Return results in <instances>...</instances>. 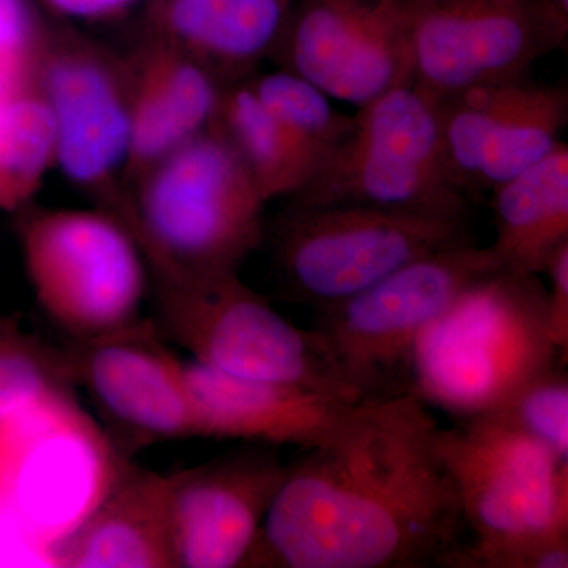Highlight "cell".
<instances>
[{
    "label": "cell",
    "mask_w": 568,
    "mask_h": 568,
    "mask_svg": "<svg viewBox=\"0 0 568 568\" xmlns=\"http://www.w3.org/2000/svg\"><path fill=\"white\" fill-rule=\"evenodd\" d=\"M473 242L466 220L358 204L293 203L276 227L280 274L298 301L339 304L417 257Z\"/></svg>",
    "instance_id": "obj_10"
},
{
    "label": "cell",
    "mask_w": 568,
    "mask_h": 568,
    "mask_svg": "<svg viewBox=\"0 0 568 568\" xmlns=\"http://www.w3.org/2000/svg\"><path fill=\"white\" fill-rule=\"evenodd\" d=\"M448 173L463 193L489 190L562 142L568 93L528 80L478 85L436 102Z\"/></svg>",
    "instance_id": "obj_15"
},
{
    "label": "cell",
    "mask_w": 568,
    "mask_h": 568,
    "mask_svg": "<svg viewBox=\"0 0 568 568\" xmlns=\"http://www.w3.org/2000/svg\"><path fill=\"white\" fill-rule=\"evenodd\" d=\"M41 43L29 3L26 0H0V61L33 65Z\"/></svg>",
    "instance_id": "obj_27"
},
{
    "label": "cell",
    "mask_w": 568,
    "mask_h": 568,
    "mask_svg": "<svg viewBox=\"0 0 568 568\" xmlns=\"http://www.w3.org/2000/svg\"><path fill=\"white\" fill-rule=\"evenodd\" d=\"M156 284L168 332L197 364L223 375L366 402L343 375L321 332L284 320L239 274Z\"/></svg>",
    "instance_id": "obj_7"
},
{
    "label": "cell",
    "mask_w": 568,
    "mask_h": 568,
    "mask_svg": "<svg viewBox=\"0 0 568 568\" xmlns=\"http://www.w3.org/2000/svg\"><path fill=\"white\" fill-rule=\"evenodd\" d=\"M67 357L74 384L88 392L123 458L153 444L197 437L186 362L148 321L74 342Z\"/></svg>",
    "instance_id": "obj_13"
},
{
    "label": "cell",
    "mask_w": 568,
    "mask_h": 568,
    "mask_svg": "<svg viewBox=\"0 0 568 568\" xmlns=\"http://www.w3.org/2000/svg\"><path fill=\"white\" fill-rule=\"evenodd\" d=\"M73 384L67 353L0 325V426Z\"/></svg>",
    "instance_id": "obj_25"
},
{
    "label": "cell",
    "mask_w": 568,
    "mask_h": 568,
    "mask_svg": "<svg viewBox=\"0 0 568 568\" xmlns=\"http://www.w3.org/2000/svg\"><path fill=\"white\" fill-rule=\"evenodd\" d=\"M55 567H175L170 477L126 459L100 503L59 548Z\"/></svg>",
    "instance_id": "obj_19"
},
{
    "label": "cell",
    "mask_w": 568,
    "mask_h": 568,
    "mask_svg": "<svg viewBox=\"0 0 568 568\" xmlns=\"http://www.w3.org/2000/svg\"><path fill=\"white\" fill-rule=\"evenodd\" d=\"M197 437L312 450L334 440L365 402L267 381L223 375L186 362ZM368 402V399H366Z\"/></svg>",
    "instance_id": "obj_17"
},
{
    "label": "cell",
    "mask_w": 568,
    "mask_h": 568,
    "mask_svg": "<svg viewBox=\"0 0 568 568\" xmlns=\"http://www.w3.org/2000/svg\"><path fill=\"white\" fill-rule=\"evenodd\" d=\"M405 22L413 85L440 102L478 85L528 80L567 40L552 0H396Z\"/></svg>",
    "instance_id": "obj_11"
},
{
    "label": "cell",
    "mask_w": 568,
    "mask_h": 568,
    "mask_svg": "<svg viewBox=\"0 0 568 568\" xmlns=\"http://www.w3.org/2000/svg\"><path fill=\"white\" fill-rule=\"evenodd\" d=\"M274 54L282 70L355 108L413 84L396 0H295Z\"/></svg>",
    "instance_id": "obj_14"
},
{
    "label": "cell",
    "mask_w": 568,
    "mask_h": 568,
    "mask_svg": "<svg viewBox=\"0 0 568 568\" xmlns=\"http://www.w3.org/2000/svg\"><path fill=\"white\" fill-rule=\"evenodd\" d=\"M133 186L132 231L156 282L237 274L263 239L267 201L213 126Z\"/></svg>",
    "instance_id": "obj_3"
},
{
    "label": "cell",
    "mask_w": 568,
    "mask_h": 568,
    "mask_svg": "<svg viewBox=\"0 0 568 568\" xmlns=\"http://www.w3.org/2000/svg\"><path fill=\"white\" fill-rule=\"evenodd\" d=\"M504 272L491 246H447L396 268L362 293L321 310L317 331L364 399L403 394L422 331L459 294ZM507 274V272H506Z\"/></svg>",
    "instance_id": "obj_8"
},
{
    "label": "cell",
    "mask_w": 568,
    "mask_h": 568,
    "mask_svg": "<svg viewBox=\"0 0 568 568\" xmlns=\"http://www.w3.org/2000/svg\"><path fill=\"white\" fill-rule=\"evenodd\" d=\"M52 166L54 121L33 78L0 97V207L28 203Z\"/></svg>",
    "instance_id": "obj_23"
},
{
    "label": "cell",
    "mask_w": 568,
    "mask_h": 568,
    "mask_svg": "<svg viewBox=\"0 0 568 568\" xmlns=\"http://www.w3.org/2000/svg\"><path fill=\"white\" fill-rule=\"evenodd\" d=\"M496 239L491 248L504 272L541 275L568 242V145L491 190Z\"/></svg>",
    "instance_id": "obj_21"
},
{
    "label": "cell",
    "mask_w": 568,
    "mask_h": 568,
    "mask_svg": "<svg viewBox=\"0 0 568 568\" xmlns=\"http://www.w3.org/2000/svg\"><path fill=\"white\" fill-rule=\"evenodd\" d=\"M293 200L444 220H466L467 212L448 173L436 102L413 84L357 108L345 141Z\"/></svg>",
    "instance_id": "obj_6"
},
{
    "label": "cell",
    "mask_w": 568,
    "mask_h": 568,
    "mask_svg": "<svg viewBox=\"0 0 568 568\" xmlns=\"http://www.w3.org/2000/svg\"><path fill=\"white\" fill-rule=\"evenodd\" d=\"M552 2H555L556 7H558V9L568 17V0H552Z\"/></svg>",
    "instance_id": "obj_30"
},
{
    "label": "cell",
    "mask_w": 568,
    "mask_h": 568,
    "mask_svg": "<svg viewBox=\"0 0 568 568\" xmlns=\"http://www.w3.org/2000/svg\"><path fill=\"white\" fill-rule=\"evenodd\" d=\"M295 0H156L151 36L203 63L216 78L244 74L274 52Z\"/></svg>",
    "instance_id": "obj_20"
},
{
    "label": "cell",
    "mask_w": 568,
    "mask_h": 568,
    "mask_svg": "<svg viewBox=\"0 0 568 568\" xmlns=\"http://www.w3.org/2000/svg\"><path fill=\"white\" fill-rule=\"evenodd\" d=\"M491 416L568 463V376L559 365L529 381Z\"/></svg>",
    "instance_id": "obj_26"
},
{
    "label": "cell",
    "mask_w": 568,
    "mask_h": 568,
    "mask_svg": "<svg viewBox=\"0 0 568 568\" xmlns=\"http://www.w3.org/2000/svg\"><path fill=\"white\" fill-rule=\"evenodd\" d=\"M287 467L246 450L168 476L175 567H245Z\"/></svg>",
    "instance_id": "obj_16"
},
{
    "label": "cell",
    "mask_w": 568,
    "mask_h": 568,
    "mask_svg": "<svg viewBox=\"0 0 568 568\" xmlns=\"http://www.w3.org/2000/svg\"><path fill=\"white\" fill-rule=\"evenodd\" d=\"M125 462L70 392L52 396L0 426V517L55 567Z\"/></svg>",
    "instance_id": "obj_5"
},
{
    "label": "cell",
    "mask_w": 568,
    "mask_h": 568,
    "mask_svg": "<svg viewBox=\"0 0 568 568\" xmlns=\"http://www.w3.org/2000/svg\"><path fill=\"white\" fill-rule=\"evenodd\" d=\"M37 88L54 121L55 166L132 231V205L119 183L130 149V77L89 41L41 43Z\"/></svg>",
    "instance_id": "obj_12"
},
{
    "label": "cell",
    "mask_w": 568,
    "mask_h": 568,
    "mask_svg": "<svg viewBox=\"0 0 568 568\" xmlns=\"http://www.w3.org/2000/svg\"><path fill=\"white\" fill-rule=\"evenodd\" d=\"M21 239L37 301L74 342L141 320L148 263L118 216L103 209L40 211L22 224Z\"/></svg>",
    "instance_id": "obj_9"
},
{
    "label": "cell",
    "mask_w": 568,
    "mask_h": 568,
    "mask_svg": "<svg viewBox=\"0 0 568 568\" xmlns=\"http://www.w3.org/2000/svg\"><path fill=\"white\" fill-rule=\"evenodd\" d=\"M223 89L203 63L151 36L130 74L126 185H134L164 156L211 129Z\"/></svg>",
    "instance_id": "obj_18"
},
{
    "label": "cell",
    "mask_w": 568,
    "mask_h": 568,
    "mask_svg": "<svg viewBox=\"0 0 568 568\" xmlns=\"http://www.w3.org/2000/svg\"><path fill=\"white\" fill-rule=\"evenodd\" d=\"M436 426L413 392L365 402L287 467L245 567H444L467 529Z\"/></svg>",
    "instance_id": "obj_1"
},
{
    "label": "cell",
    "mask_w": 568,
    "mask_h": 568,
    "mask_svg": "<svg viewBox=\"0 0 568 568\" xmlns=\"http://www.w3.org/2000/svg\"><path fill=\"white\" fill-rule=\"evenodd\" d=\"M51 10L78 20H103L129 9L136 0H43Z\"/></svg>",
    "instance_id": "obj_29"
},
{
    "label": "cell",
    "mask_w": 568,
    "mask_h": 568,
    "mask_svg": "<svg viewBox=\"0 0 568 568\" xmlns=\"http://www.w3.org/2000/svg\"><path fill=\"white\" fill-rule=\"evenodd\" d=\"M433 446L457 491L470 544L444 568L568 534V463L495 416L437 424Z\"/></svg>",
    "instance_id": "obj_4"
},
{
    "label": "cell",
    "mask_w": 568,
    "mask_h": 568,
    "mask_svg": "<svg viewBox=\"0 0 568 568\" xmlns=\"http://www.w3.org/2000/svg\"><path fill=\"white\" fill-rule=\"evenodd\" d=\"M558 355L547 287L538 275L500 272L459 294L422 331L409 392L458 420L491 416Z\"/></svg>",
    "instance_id": "obj_2"
},
{
    "label": "cell",
    "mask_w": 568,
    "mask_h": 568,
    "mask_svg": "<svg viewBox=\"0 0 568 568\" xmlns=\"http://www.w3.org/2000/svg\"><path fill=\"white\" fill-rule=\"evenodd\" d=\"M250 84L315 164L316 174L320 173L345 141L353 126V115L336 110L331 97L290 71L261 74Z\"/></svg>",
    "instance_id": "obj_24"
},
{
    "label": "cell",
    "mask_w": 568,
    "mask_h": 568,
    "mask_svg": "<svg viewBox=\"0 0 568 568\" xmlns=\"http://www.w3.org/2000/svg\"><path fill=\"white\" fill-rule=\"evenodd\" d=\"M212 126L230 142L267 203L294 197L315 178V164L261 102L250 81L223 89Z\"/></svg>",
    "instance_id": "obj_22"
},
{
    "label": "cell",
    "mask_w": 568,
    "mask_h": 568,
    "mask_svg": "<svg viewBox=\"0 0 568 568\" xmlns=\"http://www.w3.org/2000/svg\"><path fill=\"white\" fill-rule=\"evenodd\" d=\"M544 274L548 275L547 321L551 342L562 358L568 353V242L552 254Z\"/></svg>",
    "instance_id": "obj_28"
}]
</instances>
